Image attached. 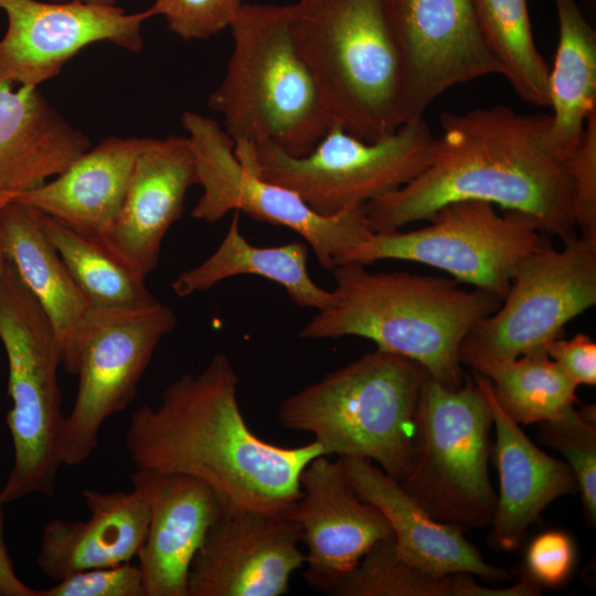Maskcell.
I'll use <instances>...</instances> for the list:
<instances>
[{"label":"cell","instance_id":"obj_6","mask_svg":"<svg viewBox=\"0 0 596 596\" xmlns=\"http://www.w3.org/2000/svg\"><path fill=\"white\" fill-rule=\"evenodd\" d=\"M291 30L331 123L375 141L405 123L401 65L384 0H296Z\"/></svg>","mask_w":596,"mask_h":596},{"label":"cell","instance_id":"obj_31","mask_svg":"<svg viewBox=\"0 0 596 596\" xmlns=\"http://www.w3.org/2000/svg\"><path fill=\"white\" fill-rule=\"evenodd\" d=\"M479 374L490 380L498 404L518 424L553 419L575 407L577 385L544 351L490 364Z\"/></svg>","mask_w":596,"mask_h":596},{"label":"cell","instance_id":"obj_7","mask_svg":"<svg viewBox=\"0 0 596 596\" xmlns=\"http://www.w3.org/2000/svg\"><path fill=\"white\" fill-rule=\"evenodd\" d=\"M0 340L9 365L7 424L14 450L0 500L53 497L65 423L57 379L62 349L50 319L8 259L0 280Z\"/></svg>","mask_w":596,"mask_h":596},{"label":"cell","instance_id":"obj_2","mask_svg":"<svg viewBox=\"0 0 596 596\" xmlns=\"http://www.w3.org/2000/svg\"><path fill=\"white\" fill-rule=\"evenodd\" d=\"M551 115L496 105L443 113L427 167L402 188L366 204L372 232L429 220L446 204L476 200L517 211L546 236H577L573 183L543 146Z\"/></svg>","mask_w":596,"mask_h":596},{"label":"cell","instance_id":"obj_9","mask_svg":"<svg viewBox=\"0 0 596 596\" xmlns=\"http://www.w3.org/2000/svg\"><path fill=\"white\" fill-rule=\"evenodd\" d=\"M492 424L475 379L466 376L451 390L426 377L413 462L401 485L434 519L461 530L491 523L497 503L488 472Z\"/></svg>","mask_w":596,"mask_h":596},{"label":"cell","instance_id":"obj_3","mask_svg":"<svg viewBox=\"0 0 596 596\" xmlns=\"http://www.w3.org/2000/svg\"><path fill=\"white\" fill-rule=\"evenodd\" d=\"M358 264L337 265L333 302L315 313L304 339L354 336L411 359L445 387L465 381L458 352L465 337L494 312L502 298L464 290L450 279L405 272L371 273Z\"/></svg>","mask_w":596,"mask_h":596},{"label":"cell","instance_id":"obj_26","mask_svg":"<svg viewBox=\"0 0 596 596\" xmlns=\"http://www.w3.org/2000/svg\"><path fill=\"white\" fill-rule=\"evenodd\" d=\"M558 42L549 72L550 126L544 148L564 163L578 147L588 116L596 110V32L576 0H553Z\"/></svg>","mask_w":596,"mask_h":596},{"label":"cell","instance_id":"obj_28","mask_svg":"<svg viewBox=\"0 0 596 596\" xmlns=\"http://www.w3.org/2000/svg\"><path fill=\"white\" fill-rule=\"evenodd\" d=\"M513 586L491 588L469 573H437L404 558L393 540L376 543L332 589L336 596H535L540 584L523 568Z\"/></svg>","mask_w":596,"mask_h":596},{"label":"cell","instance_id":"obj_20","mask_svg":"<svg viewBox=\"0 0 596 596\" xmlns=\"http://www.w3.org/2000/svg\"><path fill=\"white\" fill-rule=\"evenodd\" d=\"M475 381L490 405L496 427L500 487L489 541L493 549L512 551L542 510L577 485L570 466L539 449L500 407L490 380L477 373Z\"/></svg>","mask_w":596,"mask_h":596},{"label":"cell","instance_id":"obj_21","mask_svg":"<svg viewBox=\"0 0 596 596\" xmlns=\"http://www.w3.org/2000/svg\"><path fill=\"white\" fill-rule=\"evenodd\" d=\"M82 496L89 511L87 520L55 518L42 532L36 562L54 582L81 571L130 562L146 539L149 504L139 489H84Z\"/></svg>","mask_w":596,"mask_h":596},{"label":"cell","instance_id":"obj_12","mask_svg":"<svg viewBox=\"0 0 596 596\" xmlns=\"http://www.w3.org/2000/svg\"><path fill=\"white\" fill-rule=\"evenodd\" d=\"M192 148L202 194L192 210L196 220L214 223L238 211L254 220L299 234L319 265L331 272L334 260L373 232L366 205L332 216L315 212L292 190L248 171L234 153V142L215 120L194 111L181 118Z\"/></svg>","mask_w":596,"mask_h":596},{"label":"cell","instance_id":"obj_23","mask_svg":"<svg viewBox=\"0 0 596 596\" xmlns=\"http://www.w3.org/2000/svg\"><path fill=\"white\" fill-rule=\"evenodd\" d=\"M358 494L389 520L394 544L407 561L437 573H469L485 581L511 575L487 563L461 529L434 519L396 479L374 462L339 458Z\"/></svg>","mask_w":596,"mask_h":596},{"label":"cell","instance_id":"obj_29","mask_svg":"<svg viewBox=\"0 0 596 596\" xmlns=\"http://www.w3.org/2000/svg\"><path fill=\"white\" fill-rule=\"evenodd\" d=\"M41 214V224L89 307L134 310L155 305L146 276L105 243L77 233Z\"/></svg>","mask_w":596,"mask_h":596},{"label":"cell","instance_id":"obj_32","mask_svg":"<svg viewBox=\"0 0 596 596\" xmlns=\"http://www.w3.org/2000/svg\"><path fill=\"white\" fill-rule=\"evenodd\" d=\"M593 407L568 409L539 423L538 438L566 459L581 491L584 513L590 525L596 521V422Z\"/></svg>","mask_w":596,"mask_h":596},{"label":"cell","instance_id":"obj_39","mask_svg":"<svg viewBox=\"0 0 596 596\" xmlns=\"http://www.w3.org/2000/svg\"><path fill=\"white\" fill-rule=\"evenodd\" d=\"M54 2H78L99 7H115L117 0H50Z\"/></svg>","mask_w":596,"mask_h":596},{"label":"cell","instance_id":"obj_13","mask_svg":"<svg viewBox=\"0 0 596 596\" xmlns=\"http://www.w3.org/2000/svg\"><path fill=\"white\" fill-rule=\"evenodd\" d=\"M175 326L174 312L160 301L134 310L89 308L76 340L78 390L65 416L62 465L89 458L103 424L134 401L156 348Z\"/></svg>","mask_w":596,"mask_h":596},{"label":"cell","instance_id":"obj_16","mask_svg":"<svg viewBox=\"0 0 596 596\" xmlns=\"http://www.w3.org/2000/svg\"><path fill=\"white\" fill-rule=\"evenodd\" d=\"M299 542L288 514L223 509L193 557L188 596H280L305 564Z\"/></svg>","mask_w":596,"mask_h":596},{"label":"cell","instance_id":"obj_25","mask_svg":"<svg viewBox=\"0 0 596 596\" xmlns=\"http://www.w3.org/2000/svg\"><path fill=\"white\" fill-rule=\"evenodd\" d=\"M7 259L50 319L62 349V366L75 374L76 340L89 305L46 237L35 209L10 201L0 211Z\"/></svg>","mask_w":596,"mask_h":596},{"label":"cell","instance_id":"obj_8","mask_svg":"<svg viewBox=\"0 0 596 596\" xmlns=\"http://www.w3.org/2000/svg\"><path fill=\"white\" fill-rule=\"evenodd\" d=\"M434 139L424 118L406 121L375 141L331 124L300 157L268 142H234V153L248 171L292 190L318 214L332 216L366 205L416 178L430 160Z\"/></svg>","mask_w":596,"mask_h":596},{"label":"cell","instance_id":"obj_19","mask_svg":"<svg viewBox=\"0 0 596 596\" xmlns=\"http://www.w3.org/2000/svg\"><path fill=\"white\" fill-rule=\"evenodd\" d=\"M194 184L196 166L188 137L146 138L105 244L147 277L157 267L162 241L182 216L187 192Z\"/></svg>","mask_w":596,"mask_h":596},{"label":"cell","instance_id":"obj_18","mask_svg":"<svg viewBox=\"0 0 596 596\" xmlns=\"http://www.w3.org/2000/svg\"><path fill=\"white\" fill-rule=\"evenodd\" d=\"M131 485L149 504V523L138 554L146 596H188L194 555L223 510L215 492L191 476L136 469Z\"/></svg>","mask_w":596,"mask_h":596},{"label":"cell","instance_id":"obj_33","mask_svg":"<svg viewBox=\"0 0 596 596\" xmlns=\"http://www.w3.org/2000/svg\"><path fill=\"white\" fill-rule=\"evenodd\" d=\"M242 0H156L153 15H162L182 40H205L230 28Z\"/></svg>","mask_w":596,"mask_h":596},{"label":"cell","instance_id":"obj_10","mask_svg":"<svg viewBox=\"0 0 596 596\" xmlns=\"http://www.w3.org/2000/svg\"><path fill=\"white\" fill-rule=\"evenodd\" d=\"M429 220V225L414 231L373 232L338 256L334 266L411 260L445 270L458 281L503 299L521 262L549 240L525 214H499L493 204L483 201L446 204Z\"/></svg>","mask_w":596,"mask_h":596},{"label":"cell","instance_id":"obj_22","mask_svg":"<svg viewBox=\"0 0 596 596\" xmlns=\"http://www.w3.org/2000/svg\"><path fill=\"white\" fill-rule=\"evenodd\" d=\"M146 138L108 137L79 155L53 180L17 194L62 225L105 243L120 212L135 160Z\"/></svg>","mask_w":596,"mask_h":596},{"label":"cell","instance_id":"obj_27","mask_svg":"<svg viewBox=\"0 0 596 596\" xmlns=\"http://www.w3.org/2000/svg\"><path fill=\"white\" fill-rule=\"evenodd\" d=\"M240 214L233 212L219 247L201 264L175 278L171 285L174 294L185 297L209 290L234 276L254 275L280 285L300 308L316 311L328 308L333 302V294L318 286L309 275L308 244L289 242L278 246H255L241 233Z\"/></svg>","mask_w":596,"mask_h":596},{"label":"cell","instance_id":"obj_4","mask_svg":"<svg viewBox=\"0 0 596 596\" xmlns=\"http://www.w3.org/2000/svg\"><path fill=\"white\" fill-rule=\"evenodd\" d=\"M230 29L232 54L209 107L233 142L307 155L332 123L295 41L289 4L243 2Z\"/></svg>","mask_w":596,"mask_h":596},{"label":"cell","instance_id":"obj_17","mask_svg":"<svg viewBox=\"0 0 596 596\" xmlns=\"http://www.w3.org/2000/svg\"><path fill=\"white\" fill-rule=\"evenodd\" d=\"M300 497L288 515L297 523L306 582L327 594L379 542L394 540L389 520L362 499L338 458L312 459L300 475Z\"/></svg>","mask_w":596,"mask_h":596},{"label":"cell","instance_id":"obj_14","mask_svg":"<svg viewBox=\"0 0 596 596\" xmlns=\"http://www.w3.org/2000/svg\"><path fill=\"white\" fill-rule=\"evenodd\" d=\"M397 51L405 123L450 87L500 74L472 0H384Z\"/></svg>","mask_w":596,"mask_h":596},{"label":"cell","instance_id":"obj_41","mask_svg":"<svg viewBox=\"0 0 596 596\" xmlns=\"http://www.w3.org/2000/svg\"><path fill=\"white\" fill-rule=\"evenodd\" d=\"M589 1H592V0H589ZM593 1H594V0H593Z\"/></svg>","mask_w":596,"mask_h":596},{"label":"cell","instance_id":"obj_37","mask_svg":"<svg viewBox=\"0 0 596 596\" xmlns=\"http://www.w3.org/2000/svg\"><path fill=\"white\" fill-rule=\"evenodd\" d=\"M544 351L577 386L596 384V343L588 336L554 339Z\"/></svg>","mask_w":596,"mask_h":596},{"label":"cell","instance_id":"obj_11","mask_svg":"<svg viewBox=\"0 0 596 596\" xmlns=\"http://www.w3.org/2000/svg\"><path fill=\"white\" fill-rule=\"evenodd\" d=\"M502 301L460 344L461 365L477 373L544 351L567 322L596 305V237L576 236L561 249L549 238L518 266Z\"/></svg>","mask_w":596,"mask_h":596},{"label":"cell","instance_id":"obj_34","mask_svg":"<svg viewBox=\"0 0 596 596\" xmlns=\"http://www.w3.org/2000/svg\"><path fill=\"white\" fill-rule=\"evenodd\" d=\"M573 183V210L581 235L596 237V110L586 121L582 140L564 161Z\"/></svg>","mask_w":596,"mask_h":596},{"label":"cell","instance_id":"obj_35","mask_svg":"<svg viewBox=\"0 0 596 596\" xmlns=\"http://www.w3.org/2000/svg\"><path fill=\"white\" fill-rule=\"evenodd\" d=\"M39 596H146L139 565L129 562L68 575Z\"/></svg>","mask_w":596,"mask_h":596},{"label":"cell","instance_id":"obj_38","mask_svg":"<svg viewBox=\"0 0 596 596\" xmlns=\"http://www.w3.org/2000/svg\"><path fill=\"white\" fill-rule=\"evenodd\" d=\"M3 505L0 500V596H39V589L25 585L14 571L3 538Z\"/></svg>","mask_w":596,"mask_h":596},{"label":"cell","instance_id":"obj_15","mask_svg":"<svg viewBox=\"0 0 596 596\" xmlns=\"http://www.w3.org/2000/svg\"><path fill=\"white\" fill-rule=\"evenodd\" d=\"M8 29L0 40V83L38 87L89 44L110 42L131 52L143 46L150 8L127 13L118 7L78 2L0 0Z\"/></svg>","mask_w":596,"mask_h":596},{"label":"cell","instance_id":"obj_5","mask_svg":"<svg viewBox=\"0 0 596 596\" xmlns=\"http://www.w3.org/2000/svg\"><path fill=\"white\" fill-rule=\"evenodd\" d=\"M428 372L376 348L286 397L277 417L311 434L327 456L363 458L403 481L414 457L416 411Z\"/></svg>","mask_w":596,"mask_h":596},{"label":"cell","instance_id":"obj_24","mask_svg":"<svg viewBox=\"0 0 596 596\" xmlns=\"http://www.w3.org/2000/svg\"><path fill=\"white\" fill-rule=\"evenodd\" d=\"M89 139L38 87L0 83V209L65 170Z\"/></svg>","mask_w":596,"mask_h":596},{"label":"cell","instance_id":"obj_36","mask_svg":"<svg viewBox=\"0 0 596 596\" xmlns=\"http://www.w3.org/2000/svg\"><path fill=\"white\" fill-rule=\"evenodd\" d=\"M575 556L572 539L565 532L551 530L530 543L523 567L540 585L557 586L572 573Z\"/></svg>","mask_w":596,"mask_h":596},{"label":"cell","instance_id":"obj_1","mask_svg":"<svg viewBox=\"0 0 596 596\" xmlns=\"http://www.w3.org/2000/svg\"><path fill=\"white\" fill-rule=\"evenodd\" d=\"M238 376L223 353L196 374H183L159 404L136 409L125 447L136 469L194 477L225 510L288 514L300 497V475L326 455L317 441L281 447L258 437L238 404Z\"/></svg>","mask_w":596,"mask_h":596},{"label":"cell","instance_id":"obj_30","mask_svg":"<svg viewBox=\"0 0 596 596\" xmlns=\"http://www.w3.org/2000/svg\"><path fill=\"white\" fill-rule=\"evenodd\" d=\"M487 47L517 95L525 103L549 106L550 68L539 52L528 0H472Z\"/></svg>","mask_w":596,"mask_h":596},{"label":"cell","instance_id":"obj_40","mask_svg":"<svg viewBox=\"0 0 596 596\" xmlns=\"http://www.w3.org/2000/svg\"><path fill=\"white\" fill-rule=\"evenodd\" d=\"M0 211H1V209H0ZM6 263H7V257L4 255L2 241H1V233H0V280H1V277H2V274H3V270H4Z\"/></svg>","mask_w":596,"mask_h":596}]
</instances>
